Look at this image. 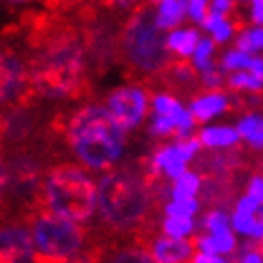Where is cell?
Wrapping results in <instances>:
<instances>
[{
    "label": "cell",
    "mask_w": 263,
    "mask_h": 263,
    "mask_svg": "<svg viewBox=\"0 0 263 263\" xmlns=\"http://www.w3.org/2000/svg\"><path fill=\"white\" fill-rule=\"evenodd\" d=\"M65 136L76 165L94 174L118 167L129 152V134L109 116L103 103L76 109L67 121Z\"/></svg>",
    "instance_id": "1"
},
{
    "label": "cell",
    "mask_w": 263,
    "mask_h": 263,
    "mask_svg": "<svg viewBox=\"0 0 263 263\" xmlns=\"http://www.w3.org/2000/svg\"><path fill=\"white\" fill-rule=\"evenodd\" d=\"M149 208L147 183L129 170L111 167L96 181V216L114 230H132Z\"/></svg>",
    "instance_id": "2"
},
{
    "label": "cell",
    "mask_w": 263,
    "mask_h": 263,
    "mask_svg": "<svg viewBox=\"0 0 263 263\" xmlns=\"http://www.w3.org/2000/svg\"><path fill=\"white\" fill-rule=\"evenodd\" d=\"M41 199L49 212L87 226L96 216V179L81 165H58L41 181Z\"/></svg>",
    "instance_id": "3"
},
{
    "label": "cell",
    "mask_w": 263,
    "mask_h": 263,
    "mask_svg": "<svg viewBox=\"0 0 263 263\" xmlns=\"http://www.w3.org/2000/svg\"><path fill=\"white\" fill-rule=\"evenodd\" d=\"M85 74V51L76 41H56L38 54L29 83L47 101L71 96Z\"/></svg>",
    "instance_id": "4"
},
{
    "label": "cell",
    "mask_w": 263,
    "mask_h": 263,
    "mask_svg": "<svg viewBox=\"0 0 263 263\" xmlns=\"http://www.w3.org/2000/svg\"><path fill=\"white\" fill-rule=\"evenodd\" d=\"M29 232L36 256L45 261H76L83 256L87 246L81 223L58 216L49 210L36 216L29 226Z\"/></svg>",
    "instance_id": "5"
},
{
    "label": "cell",
    "mask_w": 263,
    "mask_h": 263,
    "mask_svg": "<svg viewBox=\"0 0 263 263\" xmlns=\"http://www.w3.org/2000/svg\"><path fill=\"white\" fill-rule=\"evenodd\" d=\"M125 51H127L129 63L147 74H159L170 63L163 31L156 29L149 14H141L129 23L125 31Z\"/></svg>",
    "instance_id": "6"
},
{
    "label": "cell",
    "mask_w": 263,
    "mask_h": 263,
    "mask_svg": "<svg viewBox=\"0 0 263 263\" xmlns=\"http://www.w3.org/2000/svg\"><path fill=\"white\" fill-rule=\"evenodd\" d=\"M105 107L109 116L121 125V127L132 134V132L141 129L147 121L149 114V91L143 85L127 83L121 87H114L105 98Z\"/></svg>",
    "instance_id": "7"
},
{
    "label": "cell",
    "mask_w": 263,
    "mask_h": 263,
    "mask_svg": "<svg viewBox=\"0 0 263 263\" xmlns=\"http://www.w3.org/2000/svg\"><path fill=\"white\" fill-rule=\"evenodd\" d=\"M201 154V143L192 136H172V139H163V143L149 154L147 167L156 179H174L183 170H187Z\"/></svg>",
    "instance_id": "8"
},
{
    "label": "cell",
    "mask_w": 263,
    "mask_h": 263,
    "mask_svg": "<svg viewBox=\"0 0 263 263\" xmlns=\"http://www.w3.org/2000/svg\"><path fill=\"white\" fill-rule=\"evenodd\" d=\"M29 87L27 65L14 51L0 49V107H9L21 101Z\"/></svg>",
    "instance_id": "9"
},
{
    "label": "cell",
    "mask_w": 263,
    "mask_h": 263,
    "mask_svg": "<svg viewBox=\"0 0 263 263\" xmlns=\"http://www.w3.org/2000/svg\"><path fill=\"white\" fill-rule=\"evenodd\" d=\"M147 134L154 139H172V136H192L199 123L194 121L187 103H181L170 114H147Z\"/></svg>",
    "instance_id": "10"
},
{
    "label": "cell",
    "mask_w": 263,
    "mask_h": 263,
    "mask_svg": "<svg viewBox=\"0 0 263 263\" xmlns=\"http://www.w3.org/2000/svg\"><path fill=\"white\" fill-rule=\"evenodd\" d=\"M36 250L31 232L21 223H5L0 226V261L7 263H29L36 261Z\"/></svg>",
    "instance_id": "11"
},
{
    "label": "cell",
    "mask_w": 263,
    "mask_h": 263,
    "mask_svg": "<svg viewBox=\"0 0 263 263\" xmlns=\"http://www.w3.org/2000/svg\"><path fill=\"white\" fill-rule=\"evenodd\" d=\"M187 109L192 111L196 123H212L219 118L228 116L232 109V96L226 87L221 89H203L201 94L192 96V101L187 103Z\"/></svg>",
    "instance_id": "12"
},
{
    "label": "cell",
    "mask_w": 263,
    "mask_h": 263,
    "mask_svg": "<svg viewBox=\"0 0 263 263\" xmlns=\"http://www.w3.org/2000/svg\"><path fill=\"white\" fill-rule=\"evenodd\" d=\"M196 139L201 143V149L208 152H234L241 145L239 134H236L234 123H226V121H212V123H201L196 127Z\"/></svg>",
    "instance_id": "13"
},
{
    "label": "cell",
    "mask_w": 263,
    "mask_h": 263,
    "mask_svg": "<svg viewBox=\"0 0 263 263\" xmlns=\"http://www.w3.org/2000/svg\"><path fill=\"white\" fill-rule=\"evenodd\" d=\"M192 239H174L167 234L156 236L147 250L149 261L154 263H187L192 259Z\"/></svg>",
    "instance_id": "14"
},
{
    "label": "cell",
    "mask_w": 263,
    "mask_h": 263,
    "mask_svg": "<svg viewBox=\"0 0 263 263\" xmlns=\"http://www.w3.org/2000/svg\"><path fill=\"white\" fill-rule=\"evenodd\" d=\"M203 31L196 27V25L183 23L179 27H172L167 31H163V43H165V49L170 58H176V61H187L192 56V51L199 43Z\"/></svg>",
    "instance_id": "15"
},
{
    "label": "cell",
    "mask_w": 263,
    "mask_h": 263,
    "mask_svg": "<svg viewBox=\"0 0 263 263\" xmlns=\"http://www.w3.org/2000/svg\"><path fill=\"white\" fill-rule=\"evenodd\" d=\"M194 250L199 252H210V254H219L232 261L234 250L239 246V236L232 232V228H221V230H210L203 234H194L192 239Z\"/></svg>",
    "instance_id": "16"
},
{
    "label": "cell",
    "mask_w": 263,
    "mask_h": 263,
    "mask_svg": "<svg viewBox=\"0 0 263 263\" xmlns=\"http://www.w3.org/2000/svg\"><path fill=\"white\" fill-rule=\"evenodd\" d=\"M239 141L246 145L248 149L261 152L263 149V114L259 109H250L236 118L234 123Z\"/></svg>",
    "instance_id": "17"
},
{
    "label": "cell",
    "mask_w": 263,
    "mask_h": 263,
    "mask_svg": "<svg viewBox=\"0 0 263 263\" xmlns=\"http://www.w3.org/2000/svg\"><path fill=\"white\" fill-rule=\"evenodd\" d=\"M230 228L239 239H250L261 243L263 241V214L246 212V210H230Z\"/></svg>",
    "instance_id": "18"
},
{
    "label": "cell",
    "mask_w": 263,
    "mask_h": 263,
    "mask_svg": "<svg viewBox=\"0 0 263 263\" xmlns=\"http://www.w3.org/2000/svg\"><path fill=\"white\" fill-rule=\"evenodd\" d=\"M199 29L205 36L212 38L219 47H228V45H232L234 34H236V29L239 27H236V23L230 16H221V14H212V11H208L205 18H203V23L199 25Z\"/></svg>",
    "instance_id": "19"
},
{
    "label": "cell",
    "mask_w": 263,
    "mask_h": 263,
    "mask_svg": "<svg viewBox=\"0 0 263 263\" xmlns=\"http://www.w3.org/2000/svg\"><path fill=\"white\" fill-rule=\"evenodd\" d=\"M149 18L156 25V29L161 31L179 27L185 23V0H161V3H156Z\"/></svg>",
    "instance_id": "20"
},
{
    "label": "cell",
    "mask_w": 263,
    "mask_h": 263,
    "mask_svg": "<svg viewBox=\"0 0 263 263\" xmlns=\"http://www.w3.org/2000/svg\"><path fill=\"white\" fill-rule=\"evenodd\" d=\"M201 190H203V176L194 172L192 167H187L181 174H176L174 179H170L167 199H192V196L201 194Z\"/></svg>",
    "instance_id": "21"
},
{
    "label": "cell",
    "mask_w": 263,
    "mask_h": 263,
    "mask_svg": "<svg viewBox=\"0 0 263 263\" xmlns=\"http://www.w3.org/2000/svg\"><path fill=\"white\" fill-rule=\"evenodd\" d=\"M226 87L228 91H236V94H261L263 74H254L250 69L232 71V74H226Z\"/></svg>",
    "instance_id": "22"
},
{
    "label": "cell",
    "mask_w": 263,
    "mask_h": 263,
    "mask_svg": "<svg viewBox=\"0 0 263 263\" xmlns=\"http://www.w3.org/2000/svg\"><path fill=\"white\" fill-rule=\"evenodd\" d=\"M199 232V221L194 216H170L163 214L161 221V234L174 236V239H194Z\"/></svg>",
    "instance_id": "23"
},
{
    "label": "cell",
    "mask_w": 263,
    "mask_h": 263,
    "mask_svg": "<svg viewBox=\"0 0 263 263\" xmlns=\"http://www.w3.org/2000/svg\"><path fill=\"white\" fill-rule=\"evenodd\" d=\"M232 45L236 49L246 51V54H261L263 51V25H252L248 23L246 27L236 29Z\"/></svg>",
    "instance_id": "24"
},
{
    "label": "cell",
    "mask_w": 263,
    "mask_h": 263,
    "mask_svg": "<svg viewBox=\"0 0 263 263\" xmlns=\"http://www.w3.org/2000/svg\"><path fill=\"white\" fill-rule=\"evenodd\" d=\"M216 56H219V45H216L210 36L201 34L199 43H196V47L192 51V56L187 58V63L192 65L194 71H201V69L210 67V65H214L216 63Z\"/></svg>",
    "instance_id": "25"
},
{
    "label": "cell",
    "mask_w": 263,
    "mask_h": 263,
    "mask_svg": "<svg viewBox=\"0 0 263 263\" xmlns=\"http://www.w3.org/2000/svg\"><path fill=\"white\" fill-rule=\"evenodd\" d=\"M250 63H252V54H246V51L236 49L234 45H228V47L216 56V65H219L226 74H232V71H239V69H248Z\"/></svg>",
    "instance_id": "26"
},
{
    "label": "cell",
    "mask_w": 263,
    "mask_h": 263,
    "mask_svg": "<svg viewBox=\"0 0 263 263\" xmlns=\"http://www.w3.org/2000/svg\"><path fill=\"white\" fill-rule=\"evenodd\" d=\"M163 214L170 216H199L201 214V201L199 196L192 199H167V203L163 205Z\"/></svg>",
    "instance_id": "27"
},
{
    "label": "cell",
    "mask_w": 263,
    "mask_h": 263,
    "mask_svg": "<svg viewBox=\"0 0 263 263\" xmlns=\"http://www.w3.org/2000/svg\"><path fill=\"white\" fill-rule=\"evenodd\" d=\"M232 261H239V263H261L263 261L261 243L250 241V239H239V246H236V250H234Z\"/></svg>",
    "instance_id": "28"
},
{
    "label": "cell",
    "mask_w": 263,
    "mask_h": 263,
    "mask_svg": "<svg viewBox=\"0 0 263 263\" xmlns=\"http://www.w3.org/2000/svg\"><path fill=\"white\" fill-rule=\"evenodd\" d=\"M196 76H199V83L203 89H221L226 87V71H223L219 65H210V67L196 71Z\"/></svg>",
    "instance_id": "29"
},
{
    "label": "cell",
    "mask_w": 263,
    "mask_h": 263,
    "mask_svg": "<svg viewBox=\"0 0 263 263\" xmlns=\"http://www.w3.org/2000/svg\"><path fill=\"white\" fill-rule=\"evenodd\" d=\"M203 232H210V230H221V228H230V210L226 208H212L203 214L201 221Z\"/></svg>",
    "instance_id": "30"
},
{
    "label": "cell",
    "mask_w": 263,
    "mask_h": 263,
    "mask_svg": "<svg viewBox=\"0 0 263 263\" xmlns=\"http://www.w3.org/2000/svg\"><path fill=\"white\" fill-rule=\"evenodd\" d=\"M208 14V0H185V23L199 25Z\"/></svg>",
    "instance_id": "31"
},
{
    "label": "cell",
    "mask_w": 263,
    "mask_h": 263,
    "mask_svg": "<svg viewBox=\"0 0 263 263\" xmlns=\"http://www.w3.org/2000/svg\"><path fill=\"white\" fill-rule=\"evenodd\" d=\"M194 76H196V71L192 69V65L185 63V61H181L179 65H174V67H172V78H174L176 83H181V85L183 83L190 85V83L194 81Z\"/></svg>",
    "instance_id": "32"
},
{
    "label": "cell",
    "mask_w": 263,
    "mask_h": 263,
    "mask_svg": "<svg viewBox=\"0 0 263 263\" xmlns=\"http://www.w3.org/2000/svg\"><path fill=\"white\" fill-rule=\"evenodd\" d=\"M232 208L246 210V212H259V214H263V201H256V199H252V196L246 194V192H243L241 196H236V201H234Z\"/></svg>",
    "instance_id": "33"
},
{
    "label": "cell",
    "mask_w": 263,
    "mask_h": 263,
    "mask_svg": "<svg viewBox=\"0 0 263 263\" xmlns=\"http://www.w3.org/2000/svg\"><path fill=\"white\" fill-rule=\"evenodd\" d=\"M246 5H248V11H246L248 23L263 25V0H246Z\"/></svg>",
    "instance_id": "34"
},
{
    "label": "cell",
    "mask_w": 263,
    "mask_h": 263,
    "mask_svg": "<svg viewBox=\"0 0 263 263\" xmlns=\"http://www.w3.org/2000/svg\"><path fill=\"white\" fill-rule=\"evenodd\" d=\"M246 194H250L256 201H263V176L261 174H252L246 183Z\"/></svg>",
    "instance_id": "35"
},
{
    "label": "cell",
    "mask_w": 263,
    "mask_h": 263,
    "mask_svg": "<svg viewBox=\"0 0 263 263\" xmlns=\"http://www.w3.org/2000/svg\"><path fill=\"white\" fill-rule=\"evenodd\" d=\"M234 9L232 0H208V11L212 14H221V16H230Z\"/></svg>",
    "instance_id": "36"
},
{
    "label": "cell",
    "mask_w": 263,
    "mask_h": 263,
    "mask_svg": "<svg viewBox=\"0 0 263 263\" xmlns=\"http://www.w3.org/2000/svg\"><path fill=\"white\" fill-rule=\"evenodd\" d=\"M192 263H228L230 259L226 256H219V254H210V252H199V250H194L192 252Z\"/></svg>",
    "instance_id": "37"
},
{
    "label": "cell",
    "mask_w": 263,
    "mask_h": 263,
    "mask_svg": "<svg viewBox=\"0 0 263 263\" xmlns=\"http://www.w3.org/2000/svg\"><path fill=\"white\" fill-rule=\"evenodd\" d=\"M7 190H9V167H7V163L0 159V203L5 201Z\"/></svg>",
    "instance_id": "38"
},
{
    "label": "cell",
    "mask_w": 263,
    "mask_h": 263,
    "mask_svg": "<svg viewBox=\"0 0 263 263\" xmlns=\"http://www.w3.org/2000/svg\"><path fill=\"white\" fill-rule=\"evenodd\" d=\"M3 3L11 5V7H21V5H27V3H31V0H3Z\"/></svg>",
    "instance_id": "39"
},
{
    "label": "cell",
    "mask_w": 263,
    "mask_h": 263,
    "mask_svg": "<svg viewBox=\"0 0 263 263\" xmlns=\"http://www.w3.org/2000/svg\"><path fill=\"white\" fill-rule=\"evenodd\" d=\"M132 3L134 0H111V5H116V7H129Z\"/></svg>",
    "instance_id": "40"
},
{
    "label": "cell",
    "mask_w": 263,
    "mask_h": 263,
    "mask_svg": "<svg viewBox=\"0 0 263 263\" xmlns=\"http://www.w3.org/2000/svg\"><path fill=\"white\" fill-rule=\"evenodd\" d=\"M232 3H246V0H232Z\"/></svg>",
    "instance_id": "41"
},
{
    "label": "cell",
    "mask_w": 263,
    "mask_h": 263,
    "mask_svg": "<svg viewBox=\"0 0 263 263\" xmlns=\"http://www.w3.org/2000/svg\"><path fill=\"white\" fill-rule=\"evenodd\" d=\"M152 3H154V5H156V3H161V0H152Z\"/></svg>",
    "instance_id": "42"
}]
</instances>
